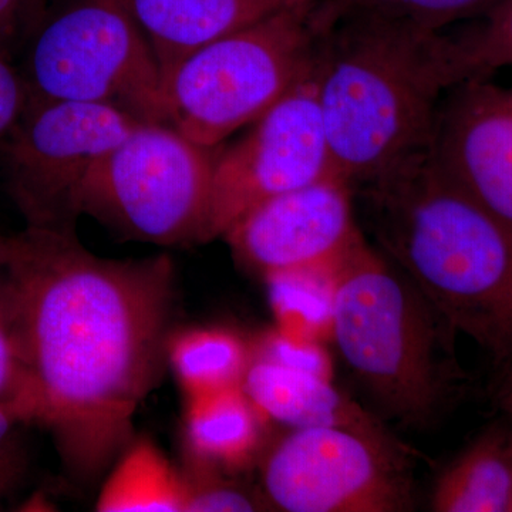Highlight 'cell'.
<instances>
[{
  "label": "cell",
  "instance_id": "23",
  "mask_svg": "<svg viewBox=\"0 0 512 512\" xmlns=\"http://www.w3.org/2000/svg\"><path fill=\"white\" fill-rule=\"evenodd\" d=\"M187 484L188 512H244L265 510L266 501L215 468L188 464L183 471Z\"/></svg>",
  "mask_w": 512,
  "mask_h": 512
},
{
  "label": "cell",
  "instance_id": "4",
  "mask_svg": "<svg viewBox=\"0 0 512 512\" xmlns=\"http://www.w3.org/2000/svg\"><path fill=\"white\" fill-rule=\"evenodd\" d=\"M457 333L392 259L363 234L336 271L330 338L380 410L433 426L466 380Z\"/></svg>",
  "mask_w": 512,
  "mask_h": 512
},
{
  "label": "cell",
  "instance_id": "22",
  "mask_svg": "<svg viewBox=\"0 0 512 512\" xmlns=\"http://www.w3.org/2000/svg\"><path fill=\"white\" fill-rule=\"evenodd\" d=\"M467 79H487L512 66V0H498L480 22L454 35Z\"/></svg>",
  "mask_w": 512,
  "mask_h": 512
},
{
  "label": "cell",
  "instance_id": "3",
  "mask_svg": "<svg viewBox=\"0 0 512 512\" xmlns=\"http://www.w3.org/2000/svg\"><path fill=\"white\" fill-rule=\"evenodd\" d=\"M384 255L495 365L512 360V231L427 153L355 188Z\"/></svg>",
  "mask_w": 512,
  "mask_h": 512
},
{
  "label": "cell",
  "instance_id": "2",
  "mask_svg": "<svg viewBox=\"0 0 512 512\" xmlns=\"http://www.w3.org/2000/svg\"><path fill=\"white\" fill-rule=\"evenodd\" d=\"M315 79L333 170L356 188L429 151L441 100L467 74L453 35L346 15L319 32Z\"/></svg>",
  "mask_w": 512,
  "mask_h": 512
},
{
  "label": "cell",
  "instance_id": "24",
  "mask_svg": "<svg viewBox=\"0 0 512 512\" xmlns=\"http://www.w3.org/2000/svg\"><path fill=\"white\" fill-rule=\"evenodd\" d=\"M252 357L332 379V362L320 342L289 335L275 328L251 345Z\"/></svg>",
  "mask_w": 512,
  "mask_h": 512
},
{
  "label": "cell",
  "instance_id": "15",
  "mask_svg": "<svg viewBox=\"0 0 512 512\" xmlns=\"http://www.w3.org/2000/svg\"><path fill=\"white\" fill-rule=\"evenodd\" d=\"M268 421L244 387L188 397L184 416L187 464L241 470L258 456Z\"/></svg>",
  "mask_w": 512,
  "mask_h": 512
},
{
  "label": "cell",
  "instance_id": "6",
  "mask_svg": "<svg viewBox=\"0 0 512 512\" xmlns=\"http://www.w3.org/2000/svg\"><path fill=\"white\" fill-rule=\"evenodd\" d=\"M22 72L36 99L107 104L168 124L163 74L121 0H46Z\"/></svg>",
  "mask_w": 512,
  "mask_h": 512
},
{
  "label": "cell",
  "instance_id": "28",
  "mask_svg": "<svg viewBox=\"0 0 512 512\" xmlns=\"http://www.w3.org/2000/svg\"><path fill=\"white\" fill-rule=\"evenodd\" d=\"M491 396L498 409L512 417V360L498 366V375L491 387Z\"/></svg>",
  "mask_w": 512,
  "mask_h": 512
},
{
  "label": "cell",
  "instance_id": "26",
  "mask_svg": "<svg viewBox=\"0 0 512 512\" xmlns=\"http://www.w3.org/2000/svg\"><path fill=\"white\" fill-rule=\"evenodd\" d=\"M32 97L25 74L13 62L12 50L0 45V147L19 126Z\"/></svg>",
  "mask_w": 512,
  "mask_h": 512
},
{
  "label": "cell",
  "instance_id": "13",
  "mask_svg": "<svg viewBox=\"0 0 512 512\" xmlns=\"http://www.w3.org/2000/svg\"><path fill=\"white\" fill-rule=\"evenodd\" d=\"M242 387L266 419L291 429L333 427L399 441L379 417L340 392L328 377L252 357Z\"/></svg>",
  "mask_w": 512,
  "mask_h": 512
},
{
  "label": "cell",
  "instance_id": "27",
  "mask_svg": "<svg viewBox=\"0 0 512 512\" xmlns=\"http://www.w3.org/2000/svg\"><path fill=\"white\" fill-rule=\"evenodd\" d=\"M46 0H0V45L13 49L26 40Z\"/></svg>",
  "mask_w": 512,
  "mask_h": 512
},
{
  "label": "cell",
  "instance_id": "10",
  "mask_svg": "<svg viewBox=\"0 0 512 512\" xmlns=\"http://www.w3.org/2000/svg\"><path fill=\"white\" fill-rule=\"evenodd\" d=\"M338 175L316 94L315 59L299 80L241 140L215 154L205 244L258 205Z\"/></svg>",
  "mask_w": 512,
  "mask_h": 512
},
{
  "label": "cell",
  "instance_id": "19",
  "mask_svg": "<svg viewBox=\"0 0 512 512\" xmlns=\"http://www.w3.org/2000/svg\"><path fill=\"white\" fill-rule=\"evenodd\" d=\"M340 264V262H339ZM338 265L291 269L264 276L269 303L282 332L322 342L330 336Z\"/></svg>",
  "mask_w": 512,
  "mask_h": 512
},
{
  "label": "cell",
  "instance_id": "14",
  "mask_svg": "<svg viewBox=\"0 0 512 512\" xmlns=\"http://www.w3.org/2000/svg\"><path fill=\"white\" fill-rule=\"evenodd\" d=\"M144 33L165 76L208 43L276 10L312 0H121Z\"/></svg>",
  "mask_w": 512,
  "mask_h": 512
},
{
  "label": "cell",
  "instance_id": "20",
  "mask_svg": "<svg viewBox=\"0 0 512 512\" xmlns=\"http://www.w3.org/2000/svg\"><path fill=\"white\" fill-rule=\"evenodd\" d=\"M498 0H323L313 9V22L322 30L346 15L397 20L417 29L444 32L448 26L484 15Z\"/></svg>",
  "mask_w": 512,
  "mask_h": 512
},
{
  "label": "cell",
  "instance_id": "30",
  "mask_svg": "<svg viewBox=\"0 0 512 512\" xmlns=\"http://www.w3.org/2000/svg\"><path fill=\"white\" fill-rule=\"evenodd\" d=\"M312 2L319 3V2H323V0H312Z\"/></svg>",
  "mask_w": 512,
  "mask_h": 512
},
{
  "label": "cell",
  "instance_id": "11",
  "mask_svg": "<svg viewBox=\"0 0 512 512\" xmlns=\"http://www.w3.org/2000/svg\"><path fill=\"white\" fill-rule=\"evenodd\" d=\"M353 197L352 184L329 175L258 205L222 238L239 262L262 276L336 266L363 234Z\"/></svg>",
  "mask_w": 512,
  "mask_h": 512
},
{
  "label": "cell",
  "instance_id": "7",
  "mask_svg": "<svg viewBox=\"0 0 512 512\" xmlns=\"http://www.w3.org/2000/svg\"><path fill=\"white\" fill-rule=\"evenodd\" d=\"M214 148L165 123H141L94 165L79 214L126 239L184 247L205 244Z\"/></svg>",
  "mask_w": 512,
  "mask_h": 512
},
{
  "label": "cell",
  "instance_id": "12",
  "mask_svg": "<svg viewBox=\"0 0 512 512\" xmlns=\"http://www.w3.org/2000/svg\"><path fill=\"white\" fill-rule=\"evenodd\" d=\"M429 156L512 231V87L470 79L448 90Z\"/></svg>",
  "mask_w": 512,
  "mask_h": 512
},
{
  "label": "cell",
  "instance_id": "9",
  "mask_svg": "<svg viewBox=\"0 0 512 512\" xmlns=\"http://www.w3.org/2000/svg\"><path fill=\"white\" fill-rule=\"evenodd\" d=\"M141 123L107 104L32 97L0 147L6 187L26 228L76 231L87 175Z\"/></svg>",
  "mask_w": 512,
  "mask_h": 512
},
{
  "label": "cell",
  "instance_id": "5",
  "mask_svg": "<svg viewBox=\"0 0 512 512\" xmlns=\"http://www.w3.org/2000/svg\"><path fill=\"white\" fill-rule=\"evenodd\" d=\"M315 5L276 10L181 60L164 79L168 124L215 148L264 116L315 59Z\"/></svg>",
  "mask_w": 512,
  "mask_h": 512
},
{
  "label": "cell",
  "instance_id": "18",
  "mask_svg": "<svg viewBox=\"0 0 512 512\" xmlns=\"http://www.w3.org/2000/svg\"><path fill=\"white\" fill-rule=\"evenodd\" d=\"M167 360L188 399L242 386L252 349L231 330L191 328L171 333Z\"/></svg>",
  "mask_w": 512,
  "mask_h": 512
},
{
  "label": "cell",
  "instance_id": "21",
  "mask_svg": "<svg viewBox=\"0 0 512 512\" xmlns=\"http://www.w3.org/2000/svg\"><path fill=\"white\" fill-rule=\"evenodd\" d=\"M0 404L26 424L36 423L35 397L6 269L0 271Z\"/></svg>",
  "mask_w": 512,
  "mask_h": 512
},
{
  "label": "cell",
  "instance_id": "8",
  "mask_svg": "<svg viewBox=\"0 0 512 512\" xmlns=\"http://www.w3.org/2000/svg\"><path fill=\"white\" fill-rule=\"evenodd\" d=\"M413 451L333 427H299L276 441L262 463V497L288 512L413 510Z\"/></svg>",
  "mask_w": 512,
  "mask_h": 512
},
{
  "label": "cell",
  "instance_id": "29",
  "mask_svg": "<svg viewBox=\"0 0 512 512\" xmlns=\"http://www.w3.org/2000/svg\"><path fill=\"white\" fill-rule=\"evenodd\" d=\"M19 247V234L2 235L0 234V271L8 268L12 259L15 258Z\"/></svg>",
  "mask_w": 512,
  "mask_h": 512
},
{
  "label": "cell",
  "instance_id": "16",
  "mask_svg": "<svg viewBox=\"0 0 512 512\" xmlns=\"http://www.w3.org/2000/svg\"><path fill=\"white\" fill-rule=\"evenodd\" d=\"M437 512H512V433L493 426L443 471L431 494Z\"/></svg>",
  "mask_w": 512,
  "mask_h": 512
},
{
  "label": "cell",
  "instance_id": "25",
  "mask_svg": "<svg viewBox=\"0 0 512 512\" xmlns=\"http://www.w3.org/2000/svg\"><path fill=\"white\" fill-rule=\"evenodd\" d=\"M25 421L0 404V500L16 493L25 483L29 456L22 427Z\"/></svg>",
  "mask_w": 512,
  "mask_h": 512
},
{
  "label": "cell",
  "instance_id": "17",
  "mask_svg": "<svg viewBox=\"0 0 512 512\" xmlns=\"http://www.w3.org/2000/svg\"><path fill=\"white\" fill-rule=\"evenodd\" d=\"M187 484L150 439L124 447L104 481L96 510L101 512H185Z\"/></svg>",
  "mask_w": 512,
  "mask_h": 512
},
{
  "label": "cell",
  "instance_id": "1",
  "mask_svg": "<svg viewBox=\"0 0 512 512\" xmlns=\"http://www.w3.org/2000/svg\"><path fill=\"white\" fill-rule=\"evenodd\" d=\"M6 272L36 424L64 467L92 480L133 440L134 414L168 366L173 261L101 258L76 231L26 228Z\"/></svg>",
  "mask_w": 512,
  "mask_h": 512
}]
</instances>
